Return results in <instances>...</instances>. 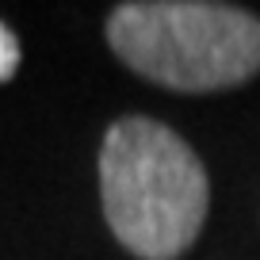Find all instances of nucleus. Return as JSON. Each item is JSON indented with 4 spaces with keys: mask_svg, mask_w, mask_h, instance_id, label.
<instances>
[{
    "mask_svg": "<svg viewBox=\"0 0 260 260\" xmlns=\"http://www.w3.org/2000/svg\"><path fill=\"white\" fill-rule=\"evenodd\" d=\"M100 207L130 256L180 260L207 222L211 176L172 126L122 115L100 142Z\"/></svg>",
    "mask_w": 260,
    "mask_h": 260,
    "instance_id": "1",
    "label": "nucleus"
},
{
    "mask_svg": "<svg viewBox=\"0 0 260 260\" xmlns=\"http://www.w3.org/2000/svg\"><path fill=\"white\" fill-rule=\"evenodd\" d=\"M107 46L130 73L169 92H226L260 73V16L218 0H126Z\"/></svg>",
    "mask_w": 260,
    "mask_h": 260,
    "instance_id": "2",
    "label": "nucleus"
},
{
    "mask_svg": "<svg viewBox=\"0 0 260 260\" xmlns=\"http://www.w3.org/2000/svg\"><path fill=\"white\" fill-rule=\"evenodd\" d=\"M19 61H23V50H19V39H16V31H12V27L4 23V19H0V84L16 77Z\"/></svg>",
    "mask_w": 260,
    "mask_h": 260,
    "instance_id": "3",
    "label": "nucleus"
}]
</instances>
